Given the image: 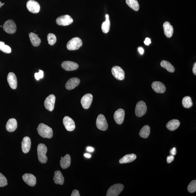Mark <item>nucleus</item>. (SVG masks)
<instances>
[{
    "label": "nucleus",
    "instance_id": "nucleus-4",
    "mask_svg": "<svg viewBox=\"0 0 196 196\" xmlns=\"http://www.w3.org/2000/svg\"><path fill=\"white\" fill-rule=\"evenodd\" d=\"M123 185L122 184H115L111 186L108 189L106 193V196H117L123 190Z\"/></svg>",
    "mask_w": 196,
    "mask_h": 196
},
{
    "label": "nucleus",
    "instance_id": "nucleus-28",
    "mask_svg": "<svg viewBox=\"0 0 196 196\" xmlns=\"http://www.w3.org/2000/svg\"><path fill=\"white\" fill-rule=\"evenodd\" d=\"M106 20L103 23L102 26V29L104 33L106 34L110 30L111 23L109 16L108 14H106Z\"/></svg>",
    "mask_w": 196,
    "mask_h": 196
},
{
    "label": "nucleus",
    "instance_id": "nucleus-7",
    "mask_svg": "<svg viewBox=\"0 0 196 196\" xmlns=\"http://www.w3.org/2000/svg\"><path fill=\"white\" fill-rule=\"evenodd\" d=\"M3 29L8 34L15 33L16 30V26L15 23L12 20H9L4 24Z\"/></svg>",
    "mask_w": 196,
    "mask_h": 196
},
{
    "label": "nucleus",
    "instance_id": "nucleus-12",
    "mask_svg": "<svg viewBox=\"0 0 196 196\" xmlns=\"http://www.w3.org/2000/svg\"><path fill=\"white\" fill-rule=\"evenodd\" d=\"M63 123L66 129L68 131H73L75 128V122L69 116H65L64 118Z\"/></svg>",
    "mask_w": 196,
    "mask_h": 196
},
{
    "label": "nucleus",
    "instance_id": "nucleus-20",
    "mask_svg": "<svg viewBox=\"0 0 196 196\" xmlns=\"http://www.w3.org/2000/svg\"><path fill=\"white\" fill-rule=\"evenodd\" d=\"M31 147V141L30 137H25L23 138L22 142V151L24 153H27L29 152Z\"/></svg>",
    "mask_w": 196,
    "mask_h": 196
},
{
    "label": "nucleus",
    "instance_id": "nucleus-22",
    "mask_svg": "<svg viewBox=\"0 0 196 196\" xmlns=\"http://www.w3.org/2000/svg\"><path fill=\"white\" fill-rule=\"evenodd\" d=\"M164 32L165 35L168 38H171L173 35L174 29L173 27L171 25L170 23L166 22L164 23L163 25Z\"/></svg>",
    "mask_w": 196,
    "mask_h": 196
},
{
    "label": "nucleus",
    "instance_id": "nucleus-43",
    "mask_svg": "<svg viewBox=\"0 0 196 196\" xmlns=\"http://www.w3.org/2000/svg\"><path fill=\"white\" fill-rule=\"evenodd\" d=\"M139 51L141 55H143L144 53V49L142 47H139Z\"/></svg>",
    "mask_w": 196,
    "mask_h": 196
},
{
    "label": "nucleus",
    "instance_id": "nucleus-46",
    "mask_svg": "<svg viewBox=\"0 0 196 196\" xmlns=\"http://www.w3.org/2000/svg\"><path fill=\"white\" fill-rule=\"evenodd\" d=\"M2 6V3L1 1H0V8Z\"/></svg>",
    "mask_w": 196,
    "mask_h": 196
},
{
    "label": "nucleus",
    "instance_id": "nucleus-23",
    "mask_svg": "<svg viewBox=\"0 0 196 196\" xmlns=\"http://www.w3.org/2000/svg\"><path fill=\"white\" fill-rule=\"evenodd\" d=\"M71 164V158L69 154H67L63 157H61L60 165L62 168L66 169L69 168Z\"/></svg>",
    "mask_w": 196,
    "mask_h": 196
},
{
    "label": "nucleus",
    "instance_id": "nucleus-8",
    "mask_svg": "<svg viewBox=\"0 0 196 196\" xmlns=\"http://www.w3.org/2000/svg\"><path fill=\"white\" fill-rule=\"evenodd\" d=\"M73 19L71 16L67 15L59 16L56 20L57 24L61 26L69 25L73 23Z\"/></svg>",
    "mask_w": 196,
    "mask_h": 196
},
{
    "label": "nucleus",
    "instance_id": "nucleus-14",
    "mask_svg": "<svg viewBox=\"0 0 196 196\" xmlns=\"http://www.w3.org/2000/svg\"><path fill=\"white\" fill-rule=\"evenodd\" d=\"M125 112L122 109H119L115 111L114 113V119L118 124H122L124 119Z\"/></svg>",
    "mask_w": 196,
    "mask_h": 196
},
{
    "label": "nucleus",
    "instance_id": "nucleus-17",
    "mask_svg": "<svg viewBox=\"0 0 196 196\" xmlns=\"http://www.w3.org/2000/svg\"><path fill=\"white\" fill-rule=\"evenodd\" d=\"M152 89L157 93H164L166 90L165 86L160 81H156L152 82Z\"/></svg>",
    "mask_w": 196,
    "mask_h": 196
},
{
    "label": "nucleus",
    "instance_id": "nucleus-47",
    "mask_svg": "<svg viewBox=\"0 0 196 196\" xmlns=\"http://www.w3.org/2000/svg\"><path fill=\"white\" fill-rule=\"evenodd\" d=\"M4 4H5V3H2V6H3L4 5Z\"/></svg>",
    "mask_w": 196,
    "mask_h": 196
},
{
    "label": "nucleus",
    "instance_id": "nucleus-35",
    "mask_svg": "<svg viewBox=\"0 0 196 196\" xmlns=\"http://www.w3.org/2000/svg\"><path fill=\"white\" fill-rule=\"evenodd\" d=\"M188 191L190 193H194L196 191V181H191L187 187Z\"/></svg>",
    "mask_w": 196,
    "mask_h": 196
},
{
    "label": "nucleus",
    "instance_id": "nucleus-2",
    "mask_svg": "<svg viewBox=\"0 0 196 196\" xmlns=\"http://www.w3.org/2000/svg\"><path fill=\"white\" fill-rule=\"evenodd\" d=\"M47 152V148L44 144H39L37 148L38 160L41 163L45 164L48 161V158L46 155Z\"/></svg>",
    "mask_w": 196,
    "mask_h": 196
},
{
    "label": "nucleus",
    "instance_id": "nucleus-30",
    "mask_svg": "<svg viewBox=\"0 0 196 196\" xmlns=\"http://www.w3.org/2000/svg\"><path fill=\"white\" fill-rule=\"evenodd\" d=\"M161 65L162 67L166 69L167 71L171 73H173L175 71L174 66L169 62L166 60H163L161 63Z\"/></svg>",
    "mask_w": 196,
    "mask_h": 196
},
{
    "label": "nucleus",
    "instance_id": "nucleus-9",
    "mask_svg": "<svg viewBox=\"0 0 196 196\" xmlns=\"http://www.w3.org/2000/svg\"><path fill=\"white\" fill-rule=\"evenodd\" d=\"M26 6L28 11L31 13L37 14L40 11V5L38 2L34 0L28 1L27 3Z\"/></svg>",
    "mask_w": 196,
    "mask_h": 196
},
{
    "label": "nucleus",
    "instance_id": "nucleus-13",
    "mask_svg": "<svg viewBox=\"0 0 196 196\" xmlns=\"http://www.w3.org/2000/svg\"><path fill=\"white\" fill-rule=\"evenodd\" d=\"M93 100V96L90 94H86L81 98V102L82 107L85 109L90 108L92 104Z\"/></svg>",
    "mask_w": 196,
    "mask_h": 196
},
{
    "label": "nucleus",
    "instance_id": "nucleus-45",
    "mask_svg": "<svg viewBox=\"0 0 196 196\" xmlns=\"http://www.w3.org/2000/svg\"><path fill=\"white\" fill-rule=\"evenodd\" d=\"M84 156H85L86 157L88 158H90L91 156V155L87 153L85 154Z\"/></svg>",
    "mask_w": 196,
    "mask_h": 196
},
{
    "label": "nucleus",
    "instance_id": "nucleus-40",
    "mask_svg": "<svg viewBox=\"0 0 196 196\" xmlns=\"http://www.w3.org/2000/svg\"><path fill=\"white\" fill-rule=\"evenodd\" d=\"M144 43L145 45H148L151 43V40L149 38H146Z\"/></svg>",
    "mask_w": 196,
    "mask_h": 196
},
{
    "label": "nucleus",
    "instance_id": "nucleus-11",
    "mask_svg": "<svg viewBox=\"0 0 196 196\" xmlns=\"http://www.w3.org/2000/svg\"><path fill=\"white\" fill-rule=\"evenodd\" d=\"M112 73L114 77L119 80H123L125 78V73L121 68L118 66L113 67Z\"/></svg>",
    "mask_w": 196,
    "mask_h": 196
},
{
    "label": "nucleus",
    "instance_id": "nucleus-3",
    "mask_svg": "<svg viewBox=\"0 0 196 196\" xmlns=\"http://www.w3.org/2000/svg\"><path fill=\"white\" fill-rule=\"evenodd\" d=\"M82 42L81 39L78 37L72 39L67 43V48L70 51L77 50L82 46Z\"/></svg>",
    "mask_w": 196,
    "mask_h": 196
},
{
    "label": "nucleus",
    "instance_id": "nucleus-42",
    "mask_svg": "<svg viewBox=\"0 0 196 196\" xmlns=\"http://www.w3.org/2000/svg\"><path fill=\"white\" fill-rule=\"evenodd\" d=\"M193 72L194 75H196V63H195L194 64V66L193 69Z\"/></svg>",
    "mask_w": 196,
    "mask_h": 196
},
{
    "label": "nucleus",
    "instance_id": "nucleus-26",
    "mask_svg": "<svg viewBox=\"0 0 196 196\" xmlns=\"http://www.w3.org/2000/svg\"><path fill=\"white\" fill-rule=\"evenodd\" d=\"M137 158V156L135 154H131L126 155L123 157L119 161L120 164H127L131 162H132L135 161Z\"/></svg>",
    "mask_w": 196,
    "mask_h": 196
},
{
    "label": "nucleus",
    "instance_id": "nucleus-41",
    "mask_svg": "<svg viewBox=\"0 0 196 196\" xmlns=\"http://www.w3.org/2000/svg\"><path fill=\"white\" fill-rule=\"evenodd\" d=\"M170 154H172V155L175 156L177 153V150L176 148H174L170 150Z\"/></svg>",
    "mask_w": 196,
    "mask_h": 196
},
{
    "label": "nucleus",
    "instance_id": "nucleus-33",
    "mask_svg": "<svg viewBox=\"0 0 196 196\" xmlns=\"http://www.w3.org/2000/svg\"><path fill=\"white\" fill-rule=\"evenodd\" d=\"M0 50L6 53H10L11 52V48L1 41H0Z\"/></svg>",
    "mask_w": 196,
    "mask_h": 196
},
{
    "label": "nucleus",
    "instance_id": "nucleus-19",
    "mask_svg": "<svg viewBox=\"0 0 196 196\" xmlns=\"http://www.w3.org/2000/svg\"><path fill=\"white\" fill-rule=\"evenodd\" d=\"M79 78L73 77L68 80L65 84V88L67 90H72L78 85L80 83Z\"/></svg>",
    "mask_w": 196,
    "mask_h": 196
},
{
    "label": "nucleus",
    "instance_id": "nucleus-32",
    "mask_svg": "<svg viewBox=\"0 0 196 196\" xmlns=\"http://www.w3.org/2000/svg\"><path fill=\"white\" fill-rule=\"evenodd\" d=\"M182 104L185 108H190L193 106V103L191 98L190 96H186L183 98Z\"/></svg>",
    "mask_w": 196,
    "mask_h": 196
},
{
    "label": "nucleus",
    "instance_id": "nucleus-27",
    "mask_svg": "<svg viewBox=\"0 0 196 196\" xmlns=\"http://www.w3.org/2000/svg\"><path fill=\"white\" fill-rule=\"evenodd\" d=\"M29 36L32 44L34 47H38L40 45L41 40L39 38L38 35L34 33L31 32L29 34Z\"/></svg>",
    "mask_w": 196,
    "mask_h": 196
},
{
    "label": "nucleus",
    "instance_id": "nucleus-1",
    "mask_svg": "<svg viewBox=\"0 0 196 196\" xmlns=\"http://www.w3.org/2000/svg\"><path fill=\"white\" fill-rule=\"evenodd\" d=\"M37 130L39 135L43 138L50 139L53 137L52 129L44 123H40L38 126Z\"/></svg>",
    "mask_w": 196,
    "mask_h": 196
},
{
    "label": "nucleus",
    "instance_id": "nucleus-48",
    "mask_svg": "<svg viewBox=\"0 0 196 196\" xmlns=\"http://www.w3.org/2000/svg\"><path fill=\"white\" fill-rule=\"evenodd\" d=\"M2 27V26H1V27Z\"/></svg>",
    "mask_w": 196,
    "mask_h": 196
},
{
    "label": "nucleus",
    "instance_id": "nucleus-36",
    "mask_svg": "<svg viewBox=\"0 0 196 196\" xmlns=\"http://www.w3.org/2000/svg\"><path fill=\"white\" fill-rule=\"evenodd\" d=\"M8 185L7 179L4 175L0 173V187H4Z\"/></svg>",
    "mask_w": 196,
    "mask_h": 196
},
{
    "label": "nucleus",
    "instance_id": "nucleus-38",
    "mask_svg": "<svg viewBox=\"0 0 196 196\" xmlns=\"http://www.w3.org/2000/svg\"><path fill=\"white\" fill-rule=\"evenodd\" d=\"M174 156L173 155H171L168 156L167 158V161L168 163H170L173 161L174 160Z\"/></svg>",
    "mask_w": 196,
    "mask_h": 196
},
{
    "label": "nucleus",
    "instance_id": "nucleus-37",
    "mask_svg": "<svg viewBox=\"0 0 196 196\" xmlns=\"http://www.w3.org/2000/svg\"><path fill=\"white\" fill-rule=\"evenodd\" d=\"M44 76V73L42 70H39L38 73H36L35 74V77L37 80H39L40 78H42Z\"/></svg>",
    "mask_w": 196,
    "mask_h": 196
},
{
    "label": "nucleus",
    "instance_id": "nucleus-25",
    "mask_svg": "<svg viewBox=\"0 0 196 196\" xmlns=\"http://www.w3.org/2000/svg\"><path fill=\"white\" fill-rule=\"evenodd\" d=\"M180 124V122L178 119H174L169 121L167 123L166 126L167 128L170 131H174L178 129Z\"/></svg>",
    "mask_w": 196,
    "mask_h": 196
},
{
    "label": "nucleus",
    "instance_id": "nucleus-24",
    "mask_svg": "<svg viewBox=\"0 0 196 196\" xmlns=\"http://www.w3.org/2000/svg\"><path fill=\"white\" fill-rule=\"evenodd\" d=\"M53 180L56 184L63 185L64 184L65 179L60 171L57 170L55 172Z\"/></svg>",
    "mask_w": 196,
    "mask_h": 196
},
{
    "label": "nucleus",
    "instance_id": "nucleus-21",
    "mask_svg": "<svg viewBox=\"0 0 196 196\" xmlns=\"http://www.w3.org/2000/svg\"><path fill=\"white\" fill-rule=\"evenodd\" d=\"M17 126L18 124L16 119H11L7 121L6 124V128L7 131L12 132L15 131Z\"/></svg>",
    "mask_w": 196,
    "mask_h": 196
},
{
    "label": "nucleus",
    "instance_id": "nucleus-34",
    "mask_svg": "<svg viewBox=\"0 0 196 196\" xmlns=\"http://www.w3.org/2000/svg\"><path fill=\"white\" fill-rule=\"evenodd\" d=\"M47 40L49 45H53L56 42V37L54 34L49 33L47 36Z\"/></svg>",
    "mask_w": 196,
    "mask_h": 196
},
{
    "label": "nucleus",
    "instance_id": "nucleus-10",
    "mask_svg": "<svg viewBox=\"0 0 196 196\" xmlns=\"http://www.w3.org/2000/svg\"><path fill=\"white\" fill-rule=\"evenodd\" d=\"M56 100V97L53 94H50L44 101V106L45 108L50 112L54 109Z\"/></svg>",
    "mask_w": 196,
    "mask_h": 196
},
{
    "label": "nucleus",
    "instance_id": "nucleus-16",
    "mask_svg": "<svg viewBox=\"0 0 196 196\" xmlns=\"http://www.w3.org/2000/svg\"><path fill=\"white\" fill-rule=\"evenodd\" d=\"M63 69L67 71H73L78 69V65L77 64L71 61H64L61 64Z\"/></svg>",
    "mask_w": 196,
    "mask_h": 196
},
{
    "label": "nucleus",
    "instance_id": "nucleus-39",
    "mask_svg": "<svg viewBox=\"0 0 196 196\" xmlns=\"http://www.w3.org/2000/svg\"><path fill=\"white\" fill-rule=\"evenodd\" d=\"M71 196H80V194L79 193V191H78L76 190H74L73 193H72V194L71 195Z\"/></svg>",
    "mask_w": 196,
    "mask_h": 196
},
{
    "label": "nucleus",
    "instance_id": "nucleus-29",
    "mask_svg": "<svg viewBox=\"0 0 196 196\" xmlns=\"http://www.w3.org/2000/svg\"><path fill=\"white\" fill-rule=\"evenodd\" d=\"M150 131V127L148 125H146L142 127L140 132L139 135L140 137L146 139L149 136Z\"/></svg>",
    "mask_w": 196,
    "mask_h": 196
},
{
    "label": "nucleus",
    "instance_id": "nucleus-15",
    "mask_svg": "<svg viewBox=\"0 0 196 196\" xmlns=\"http://www.w3.org/2000/svg\"><path fill=\"white\" fill-rule=\"evenodd\" d=\"M22 178L24 182L30 186L34 187L36 184V178L34 175L27 173L23 175Z\"/></svg>",
    "mask_w": 196,
    "mask_h": 196
},
{
    "label": "nucleus",
    "instance_id": "nucleus-31",
    "mask_svg": "<svg viewBox=\"0 0 196 196\" xmlns=\"http://www.w3.org/2000/svg\"><path fill=\"white\" fill-rule=\"evenodd\" d=\"M126 2L127 5L135 11L139 10V5L137 0H126Z\"/></svg>",
    "mask_w": 196,
    "mask_h": 196
},
{
    "label": "nucleus",
    "instance_id": "nucleus-18",
    "mask_svg": "<svg viewBox=\"0 0 196 196\" xmlns=\"http://www.w3.org/2000/svg\"><path fill=\"white\" fill-rule=\"evenodd\" d=\"M7 81L12 89L15 90L17 86V79L15 73H10L7 77Z\"/></svg>",
    "mask_w": 196,
    "mask_h": 196
},
{
    "label": "nucleus",
    "instance_id": "nucleus-44",
    "mask_svg": "<svg viewBox=\"0 0 196 196\" xmlns=\"http://www.w3.org/2000/svg\"><path fill=\"white\" fill-rule=\"evenodd\" d=\"M86 150H87L88 152H94V148L91 147H88L87 148H86Z\"/></svg>",
    "mask_w": 196,
    "mask_h": 196
},
{
    "label": "nucleus",
    "instance_id": "nucleus-6",
    "mask_svg": "<svg viewBox=\"0 0 196 196\" xmlns=\"http://www.w3.org/2000/svg\"><path fill=\"white\" fill-rule=\"evenodd\" d=\"M96 126L101 131H106L108 128V124L106 117L102 114H100L97 118L96 122Z\"/></svg>",
    "mask_w": 196,
    "mask_h": 196
},
{
    "label": "nucleus",
    "instance_id": "nucleus-5",
    "mask_svg": "<svg viewBox=\"0 0 196 196\" xmlns=\"http://www.w3.org/2000/svg\"><path fill=\"white\" fill-rule=\"evenodd\" d=\"M147 110V106L143 101H140L136 105L135 114L138 117H141L146 114Z\"/></svg>",
    "mask_w": 196,
    "mask_h": 196
}]
</instances>
